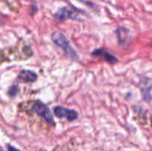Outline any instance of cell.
<instances>
[{
    "mask_svg": "<svg viewBox=\"0 0 152 151\" xmlns=\"http://www.w3.org/2000/svg\"><path fill=\"white\" fill-rule=\"evenodd\" d=\"M37 78V74L31 70H22L18 76V80L23 82H34Z\"/></svg>",
    "mask_w": 152,
    "mask_h": 151,
    "instance_id": "52a82bcc",
    "label": "cell"
},
{
    "mask_svg": "<svg viewBox=\"0 0 152 151\" xmlns=\"http://www.w3.org/2000/svg\"><path fill=\"white\" fill-rule=\"evenodd\" d=\"M7 151H21L20 150L17 149V148H16L15 147L12 146L10 144H7Z\"/></svg>",
    "mask_w": 152,
    "mask_h": 151,
    "instance_id": "30bf717a",
    "label": "cell"
},
{
    "mask_svg": "<svg viewBox=\"0 0 152 151\" xmlns=\"http://www.w3.org/2000/svg\"><path fill=\"white\" fill-rule=\"evenodd\" d=\"M18 93H19V86L16 84L10 86L7 91V94L10 97H15L18 94Z\"/></svg>",
    "mask_w": 152,
    "mask_h": 151,
    "instance_id": "9c48e42d",
    "label": "cell"
},
{
    "mask_svg": "<svg viewBox=\"0 0 152 151\" xmlns=\"http://www.w3.org/2000/svg\"><path fill=\"white\" fill-rule=\"evenodd\" d=\"M53 113L58 118H65L68 121H75L79 117L78 113L75 110L69 109L62 106L54 107Z\"/></svg>",
    "mask_w": 152,
    "mask_h": 151,
    "instance_id": "3957f363",
    "label": "cell"
},
{
    "mask_svg": "<svg viewBox=\"0 0 152 151\" xmlns=\"http://www.w3.org/2000/svg\"><path fill=\"white\" fill-rule=\"evenodd\" d=\"M51 39L56 45H57L63 50L65 54L68 57L71 58L74 60H77L79 59L78 54L77 53L76 50L73 48L70 41L63 35V33L59 32V31L53 32L51 34Z\"/></svg>",
    "mask_w": 152,
    "mask_h": 151,
    "instance_id": "6da1fadb",
    "label": "cell"
},
{
    "mask_svg": "<svg viewBox=\"0 0 152 151\" xmlns=\"http://www.w3.org/2000/svg\"><path fill=\"white\" fill-rule=\"evenodd\" d=\"M91 55L95 56V57H99L100 59H103V60L108 62L109 64H114L118 62V59H117L116 56H114L109 51L105 50V49H96V50L92 52Z\"/></svg>",
    "mask_w": 152,
    "mask_h": 151,
    "instance_id": "5b68a950",
    "label": "cell"
},
{
    "mask_svg": "<svg viewBox=\"0 0 152 151\" xmlns=\"http://www.w3.org/2000/svg\"><path fill=\"white\" fill-rule=\"evenodd\" d=\"M152 90V81L148 78H143L140 83V90L142 97L144 101L147 102H151L152 96L151 91Z\"/></svg>",
    "mask_w": 152,
    "mask_h": 151,
    "instance_id": "277c9868",
    "label": "cell"
},
{
    "mask_svg": "<svg viewBox=\"0 0 152 151\" xmlns=\"http://www.w3.org/2000/svg\"><path fill=\"white\" fill-rule=\"evenodd\" d=\"M32 110L37 115L41 116L46 122L49 123V124H53V123H54V119H53L52 113L50 112L48 107L46 106L42 102H39V101L36 102L33 105Z\"/></svg>",
    "mask_w": 152,
    "mask_h": 151,
    "instance_id": "7a4b0ae2",
    "label": "cell"
},
{
    "mask_svg": "<svg viewBox=\"0 0 152 151\" xmlns=\"http://www.w3.org/2000/svg\"><path fill=\"white\" fill-rule=\"evenodd\" d=\"M117 36L118 38V41L120 44H124L127 41L128 36H129V30L126 28H120L117 30Z\"/></svg>",
    "mask_w": 152,
    "mask_h": 151,
    "instance_id": "ba28073f",
    "label": "cell"
},
{
    "mask_svg": "<svg viewBox=\"0 0 152 151\" xmlns=\"http://www.w3.org/2000/svg\"><path fill=\"white\" fill-rule=\"evenodd\" d=\"M54 17L60 21H65L68 19H77V14L72 10H71V9H69L67 7H62L59 8L55 13Z\"/></svg>",
    "mask_w": 152,
    "mask_h": 151,
    "instance_id": "8992f818",
    "label": "cell"
}]
</instances>
